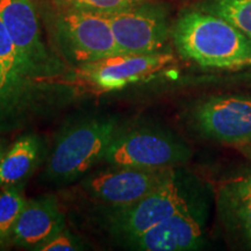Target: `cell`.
I'll return each mask as SVG.
<instances>
[{
  "mask_svg": "<svg viewBox=\"0 0 251 251\" xmlns=\"http://www.w3.org/2000/svg\"><path fill=\"white\" fill-rule=\"evenodd\" d=\"M183 57L206 68L235 69L251 65V40L236 27L206 11H188L171 31Z\"/></svg>",
  "mask_w": 251,
  "mask_h": 251,
  "instance_id": "obj_1",
  "label": "cell"
},
{
  "mask_svg": "<svg viewBox=\"0 0 251 251\" xmlns=\"http://www.w3.org/2000/svg\"><path fill=\"white\" fill-rule=\"evenodd\" d=\"M120 128L117 119L108 117L87 118L69 126L55 141L47 161V178L58 184L79 179L103 161Z\"/></svg>",
  "mask_w": 251,
  "mask_h": 251,
  "instance_id": "obj_2",
  "label": "cell"
},
{
  "mask_svg": "<svg viewBox=\"0 0 251 251\" xmlns=\"http://www.w3.org/2000/svg\"><path fill=\"white\" fill-rule=\"evenodd\" d=\"M191 150L183 141L153 127L120 128L103 161L111 166L168 169L187 162Z\"/></svg>",
  "mask_w": 251,
  "mask_h": 251,
  "instance_id": "obj_3",
  "label": "cell"
},
{
  "mask_svg": "<svg viewBox=\"0 0 251 251\" xmlns=\"http://www.w3.org/2000/svg\"><path fill=\"white\" fill-rule=\"evenodd\" d=\"M171 52L117 54L76 67V79L98 93L120 91L135 84L146 83L175 64Z\"/></svg>",
  "mask_w": 251,
  "mask_h": 251,
  "instance_id": "obj_4",
  "label": "cell"
},
{
  "mask_svg": "<svg viewBox=\"0 0 251 251\" xmlns=\"http://www.w3.org/2000/svg\"><path fill=\"white\" fill-rule=\"evenodd\" d=\"M56 26L63 51L76 67L120 54L105 14L69 6L59 13Z\"/></svg>",
  "mask_w": 251,
  "mask_h": 251,
  "instance_id": "obj_5",
  "label": "cell"
},
{
  "mask_svg": "<svg viewBox=\"0 0 251 251\" xmlns=\"http://www.w3.org/2000/svg\"><path fill=\"white\" fill-rule=\"evenodd\" d=\"M190 206L175 174L139 201L113 207L107 216L108 228L115 236L131 243L150 228Z\"/></svg>",
  "mask_w": 251,
  "mask_h": 251,
  "instance_id": "obj_6",
  "label": "cell"
},
{
  "mask_svg": "<svg viewBox=\"0 0 251 251\" xmlns=\"http://www.w3.org/2000/svg\"><path fill=\"white\" fill-rule=\"evenodd\" d=\"M175 174L174 168L111 166L106 170L87 176L81 183V190L100 202L120 207L139 201Z\"/></svg>",
  "mask_w": 251,
  "mask_h": 251,
  "instance_id": "obj_7",
  "label": "cell"
},
{
  "mask_svg": "<svg viewBox=\"0 0 251 251\" xmlns=\"http://www.w3.org/2000/svg\"><path fill=\"white\" fill-rule=\"evenodd\" d=\"M105 15L122 54L165 51L172 30L163 8L140 4Z\"/></svg>",
  "mask_w": 251,
  "mask_h": 251,
  "instance_id": "obj_8",
  "label": "cell"
},
{
  "mask_svg": "<svg viewBox=\"0 0 251 251\" xmlns=\"http://www.w3.org/2000/svg\"><path fill=\"white\" fill-rule=\"evenodd\" d=\"M0 20L40 79L54 77L62 70V65L50 55L43 42L31 0H0Z\"/></svg>",
  "mask_w": 251,
  "mask_h": 251,
  "instance_id": "obj_9",
  "label": "cell"
},
{
  "mask_svg": "<svg viewBox=\"0 0 251 251\" xmlns=\"http://www.w3.org/2000/svg\"><path fill=\"white\" fill-rule=\"evenodd\" d=\"M196 128L226 143L251 140V96H219L200 101L192 112Z\"/></svg>",
  "mask_w": 251,
  "mask_h": 251,
  "instance_id": "obj_10",
  "label": "cell"
},
{
  "mask_svg": "<svg viewBox=\"0 0 251 251\" xmlns=\"http://www.w3.org/2000/svg\"><path fill=\"white\" fill-rule=\"evenodd\" d=\"M63 229L65 216L54 196L27 199L13 229L11 246L36 251Z\"/></svg>",
  "mask_w": 251,
  "mask_h": 251,
  "instance_id": "obj_11",
  "label": "cell"
},
{
  "mask_svg": "<svg viewBox=\"0 0 251 251\" xmlns=\"http://www.w3.org/2000/svg\"><path fill=\"white\" fill-rule=\"evenodd\" d=\"M203 230L192 206L159 222L133 241L143 251H187L201 247Z\"/></svg>",
  "mask_w": 251,
  "mask_h": 251,
  "instance_id": "obj_12",
  "label": "cell"
},
{
  "mask_svg": "<svg viewBox=\"0 0 251 251\" xmlns=\"http://www.w3.org/2000/svg\"><path fill=\"white\" fill-rule=\"evenodd\" d=\"M218 194L224 221L251 246V171L225 180Z\"/></svg>",
  "mask_w": 251,
  "mask_h": 251,
  "instance_id": "obj_13",
  "label": "cell"
},
{
  "mask_svg": "<svg viewBox=\"0 0 251 251\" xmlns=\"http://www.w3.org/2000/svg\"><path fill=\"white\" fill-rule=\"evenodd\" d=\"M42 142L36 135L18 139L0 161V187L23 185L40 164Z\"/></svg>",
  "mask_w": 251,
  "mask_h": 251,
  "instance_id": "obj_14",
  "label": "cell"
},
{
  "mask_svg": "<svg viewBox=\"0 0 251 251\" xmlns=\"http://www.w3.org/2000/svg\"><path fill=\"white\" fill-rule=\"evenodd\" d=\"M35 79L9 70L0 63V128H4L26 106L35 89Z\"/></svg>",
  "mask_w": 251,
  "mask_h": 251,
  "instance_id": "obj_15",
  "label": "cell"
},
{
  "mask_svg": "<svg viewBox=\"0 0 251 251\" xmlns=\"http://www.w3.org/2000/svg\"><path fill=\"white\" fill-rule=\"evenodd\" d=\"M27 199L23 185L0 187V249L11 247V238Z\"/></svg>",
  "mask_w": 251,
  "mask_h": 251,
  "instance_id": "obj_16",
  "label": "cell"
},
{
  "mask_svg": "<svg viewBox=\"0 0 251 251\" xmlns=\"http://www.w3.org/2000/svg\"><path fill=\"white\" fill-rule=\"evenodd\" d=\"M202 9L227 20L251 40V0H211Z\"/></svg>",
  "mask_w": 251,
  "mask_h": 251,
  "instance_id": "obj_17",
  "label": "cell"
},
{
  "mask_svg": "<svg viewBox=\"0 0 251 251\" xmlns=\"http://www.w3.org/2000/svg\"><path fill=\"white\" fill-rule=\"evenodd\" d=\"M0 63L21 76L35 80L40 79L30 63L19 51L1 20H0Z\"/></svg>",
  "mask_w": 251,
  "mask_h": 251,
  "instance_id": "obj_18",
  "label": "cell"
},
{
  "mask_svg": "<svg viewBox=\"0 0 251 251\" xmlns=\"http://www.w3.org/2000/svg\"><path fill=\"white\" fill-rule=\"evenodd\" d=\"M68 6L96 13L109 14L143 4L146 0H63Z\"/></svg>",
  "mask_w": 251,
  "mask_h": 251,
  "instance_id": "obj_19",
  "label": "cell"
},
{
  "mask_svg": "<svg viewBox=\"0 0 251 251\" xmlns=\"http://www.w3.org/2000/svg\"><path fill=\"white\" fill-rule=\"evenodd\" d=\"M84 249L83 244L67 228L37 248L36 251H75Z\"/></svg>",
  "mask_w": 251,
  "mask_h": 251,
  "instance_id": "obj_20",
  "label": "cell"
},
{
  "mask_svg": "<svg viewBox=\"0 0 251 251\" xmlns=\"http://www.w3.org/2000/svg\"><path fill=\"white\" fill-rule=\"evenodd\" d=\"M8 147L9 146H8L7 140L4 139V137L0 136V161H1V158H2V157H4L5 152L7 151Z\"/></svg>",
  "mask_w": 251,
  "mask_h": 251,
  "instance_id": "obj_21",
  "label": "cell"
}]
</instances>
